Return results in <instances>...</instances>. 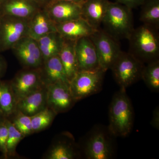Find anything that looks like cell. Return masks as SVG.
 <instances>
[{
  "instance_id": "cell-1",
  "label": "cell",
  "mask_w": 159,
  "mask_h": 159,
  "mask_svg": "<svg viewBox=\"0 0 159 159\" xmlns=\"http://www.w3.org/2000/svg\"><path fill=\"white\" fill-rule=\"evenodd\" d=\"M158 29L154 26L144 24L134 29L128 39L129 53L144 64L158 60Z\"/></svg>"
},
{
  "instance_id": "cell-2",
  "label": "cell",
  "mask_w": 159,
  "mask_h": 159,
  "mask_svg": "<svg viewBox=\"0 0 159 159\" xmlns=\"http://www.w3.org/2000/svg\"><path fill=\"white\" fill-rule=\"evenodd\" d=\"M109 130L115 137L125 138L133 127L134 111L130 99L125 89L115 94L109 110Z\"/></svg>"
},
{
  "instance_id": "cell-3",
  "label": "cell",
  "mask_w": 159,
  "mask_h": 159,
  "mask_svg": "<svg viewBox=\"0 0 159 159\" xmlns=\"http://www.w3.org/2000/svg\"><path fill=\"white\" fill-rule=\"evenodd\" d=\"M132 9L120 3L109 2L102 21L107 33L118 40L128 39L134 29Z\"/></svg>"
},
{
  "instance_id": "cell-4",
  "label": "cell",
  "mask_w": 159,
  "mask_h": 159,
  "mask_svg": "<svg viewBox=\"0 0 159 159\" xmlns=\"http://www.w3.org/2000/svg\"><path fill=\"white\" fill-rule=\"evenodd\" d=\"M145 64L130 53L122 51L110 70L120 89L126 88L142 79Z\"/></svg>"
},
{
  "instance_id": "cell-5",
  "label": "cell",
  "mask_w": 159,
  "mask_h": 159,
  "mask_svg": "<svg viewBox=\"0 0 159 159\" xmlns=\"http://www.w3.org/2000/svg\"><path fill=\"white\" fill-rule=\"evenodd\" d=\"M105 72L101 68L77 72L70 82L71 93L76 102L101 91Z\"/></svg>"
},
{
  "instance_id": "cell-6",
  "label": "cell",
  "mask_w": 159,
  "mask_h": 159,
  "mask_svg": "<svg viewBox=\"0 0 159 159\" xmlns=\"http://www.w3.org/2000/svg\"><path fill=\"white\" fill-rule=\"evenodd\" d=\"M113 137L115 136L108 128L105 129L97 127L92 131L84 145V152L87 158H112L115 154Z\"/></svg>"
},
{
  "instance_id": "cell-7",
  "label": "cell",
  "mask_w": 159,
  "mask_h": 159,
  "mask_svg": "<svg viewBox=\"0 0 159 159\" xmlns=\"http://www.w3.org/2000/svg\"><path fill=\"white\" fill-rule=\"evenodd\" d=\"M89 37L97 50L100 68L105 72L110 70L122 51L116 40L101 29Z\"/></svg>"
},
{
  "instance_id": "cell-8",
  "label": "cell",
  "mask_w": 159,
  "mask_h": 159,
  "mask_svg": "<svg viewBox=\"0 0 159 159\" xmlns=\"http://www.w3.org/2000/svg\"><path fill=\"white\" fill-rule=\"evenodd\" d=\"M28 19L2 16L0 26V50L12 48L21 39L27 35Z\"/></svg>"
},
{
  "instance_id": "cell-9",
  "label": "cell",
  "mask_w": 159,
  "mask_h": 159,
  "mask_svg": "<svg viewBox=\"0 0 159 159\" xmlns=\"http://www.w3.org/2000/svg\"><path fill=\"white\" fill-rule=\"evenodd\" d=\"M46 87L48 107L57 114L67 111L76 102L71 93L69 83L57 82L46 86Z\"/></svg>"
},
{
  "instance_id": "cell-10",
  "label": "cell",
  "mask_w": 159,
  "mask_h": 159,
  "mask_svg": "<svg viewBox=\"0 0 159 159\" xmlns=\"http://www.w3.org/2000/svg\"><path fill=\"white\" fill-rule=\"evenodd\" d=\"M40 69L21 71L10 82L17 102L44 86Z\"/></svg>"
},
{
  "instance_id": "cell-11",
  "label": "cell",
  "mask_w": 159,
  "mask_h": 159,
  "mask_svg": "<svg viewBox=\"0 0 159 159\" xmlns=\"http://www.w3.org/2000/svg\"><path fill=\"white\" fill-rule=\"evenodd\" d=\"M75 50L79 70H94L101 68L95 46L89 37L75 41Z\"/></svg>"
},
{
  "instance_id": "cell-12",
  "label": "cell",
  "mask_w": 159,
  "mask_h": 159,
  "mask_svg": "<svg viewBox=\"0 0 159 159\" xmlns=\"http://www.w3.org/2000/svg\"><path fill=\"white\" fill-rule=\"evenodd\" d=\"M39 6L35 0H2L0 15L28 19L39 10Z\"/></svg>"
},
{
  "instance_id": "cell-13",
  "label": "cell",
  "mask_w": 159,
  "mask_h": 159,
  "mask_svg": "<svg viewBox=\"0 0 159 159\" xmlns=\"http://www.w3.org/2000/svg\"><path fill=\"white\" fill-rule=\"evenodd\" d=\"M49 17L55 24L77 19L81 17V6L75 3L54 0L47 6Z\"/></svg>"
},
{
  "instance_id": "cell-14",
  "label": "cell",
  "mask_w": 159,
  "mask_h": 159,
  "mask_svg": "<svg viewBox=\"0 0 159 159\" xmlns=\"http://www.w3.org/2000/svg\"><path fill=\"white\" fill-rule=\"evenodd\" d=\"M57 32L64 40L76 41L84 37H90L96 30L82 18L56 24Z\"/></svg>"
},
{
  "instance_id": "cell-15",
  "label": "cell",
  "mask_w": 159,
  "mask_h": 159,
  "mask_svg": "<svg viewBox=\"0 0 159 159\" xmlns=\"http://www.w3.org/2000/svg\"><path fill=\"white\" fill-rule=\"evenodd\" d=\"M48 107L46 86L19 99L16 111L32 116Z\"/></svg>"
},
{
  "instance_id": "cell-16",
  "label": "cell",
  "mask_w": 159,
  "mask_h": 159,
  "mask_svg": "<svg viewBox=\"0 0 159 159\" xmlns=\"http://www.w3.org/2000/svg\"><path fill=\"white\" fill-rule=\"evenodd\" d=\"M108 0H87L81 5V18L95 30L100 29L105 17Z\"/></svg>"
},
{
  "instance_id": "cell-17",
  "label": "cell",
  "mask_w": 159,
  "mask_h": 159,
  "mask_svg": "<svg viewBox=\"0 0 159 159\" xmlns=\"http://www.w3.org/2000/svg\"><path fill=\"white\" fill-rule=\"evenodd\" d=\"M30 19L26 36L38 40L46 34L57 31L56 24L46 11L38 10Z\"/></svg>"
},
{
  "instance_id": "cell-18",
  "label": "cell",
  "mask_w": 159,
  "mask_h": 159,
  "mask_svg": "<svg viewBox=\"0 0 159 159\" xmlns=\"http://www.w3.org/2000/svg\"><path fill=\"white\" fill-rule=\"evenodd\" d=\"M40 71L43 83L45 86L57 82L70 84L65 71L58 55L53 56L44 61Z\"/></svg>"
},
{
  "instance_id": "cell-19",
  "label": "cell",
  "mask_w": 159,
  "mask_h": 159,
  "mask_svg": "<svg viewBox=\"0 0 159 159\" xmlns=\"http://www.w3.org/2000/svg\"><path fill=\"white\" fill-rule=\"evenodd\" d=\"M75 43L74 41L64 40L58 55L70 82L79 71Z\"/></svg>"
},
{
  "instance_id": "cell-20",
  "label": "cell",
  "mask_w": 159,
  "mask_h": 159,
  "mask_svg": "<svg viewBox=\"0 0 159 159\" xmlns=\"http://www.w3.org/2000/svg\"><path fill=\"white\" fill-rule=\"evenodd\" d=\"M64 41L57 31L46 34L37 40L43 62L50 57L58 55Z\"/></svg>"
},
{
  "instance_id": "cell-21",
  "label": "cell",
  "mask_w": 159,
  "mask_h": 159,
  "mask_svg": "<svg viewBox=\"0 0 159 159\" xmlns=\"http://www.w3.org/2000/svg\"><path fill=\"white\" fill-rule=\"evenodd\" d=\"M17 100L10 82L0 80V113L9 118L16 111Z\"/></svg>"
},
{
  "instance_id": "cell-22",
  "label": "cell",
  "mask_w": 159,
  "mask_h": 159,
  "mask_svg": "<svg viewBox=\"0 0 159 159\" xmlns=\"http://www.w3.org/2000/svg\"><path fill=\"white\" fill-rule=\"evenodd\" d=\"M142 6L140 20L159 29V0H145Z\"/></svg>"
},
{
  "instance_id": "cell-23",
  "label": "cell",
  "mask_w": 159,
  "mask_h": 159,
  "mask_svg": "<svg viewBox=\"0 0 159 159\" xmlns=\"http://www.w3.org/2000/svg\"><path fill=\"white\" fill-rule=\"evenodd\" d=\"M142 79L146 85L153 92L159 91V60L155 61L145 66L142 75Z\"/></svg>"
},
{
  "instance_id": "cell-24",
  "label": "cell",
  "mask_w": 159,
  "mask_h": 159,
  "mask_svg": "<svg viewBox=\"0 0 159 159\" xmlns=\"http://www.w3.org/2000/svg\"><path fill=\"white\" fill-rule=\"evenodd\" d=\"M77 153L74 146L70 143L59 142L52 146L46 155L48 159H74Z\"/></svg>"
},
{
  "instance_id": "cell-25",
  "label": "cell",
  "mask_w": 159,
  "mask_h": 159,
  "mask_svg": "<svg viewBox=\"0 0 159 159\" xmlns=\"http://www.w3.org/2000/svg\"><path fill=\"white\" fill-rule=\"evenodd\" d=\"M57 114L47 107L31 116V125L33 133L41 131L51 125Z\"/></svg>"
},
{
  "instance_id": "cell-26",
  "label": "cell",
  "mask_w": 159,
  "mask_h": 159,
  "mask_svg": "<svg viewBox=\"0 0 159 159\" xmlns=\"http://www.w3.org/2000/svg\"><path fill=\"white\" fill-rule=\"evenodd\" d=\"M6 123L8 128L6 150L7 157L14 156L17 145L25 138V136L15 127L10 120L6 118Z\"/></svg>"
},
{
  "instance_id": "cell-27",
  "label": "cell",
  "mask_w": 159,
  "mask_h": 159,
  "mask_svg": "<svg viewBox=\"0 0 159 159\" xmlns=\"http://www.w3.org/2000/svg\"><path fill=\"white\" fill-rule=\"evenodd\" d=\"M10 117H12V119H8L25 137L33 133L31 125V116L16 111Z\"/></svg>"
},
{
  "instance_id": "cell-28",
  "label": "cell",
  "mask_w": 159,
  "mask_h": 159,
  "mask_svg": "<svg viewBox=\"0 0 159 159\" xmlns=\"http://www.w3.org/2000/svg\"><path fill=\"white\" fill-rule=\"evenodd\" d=\"M15 54L23 65L31 69L40 68L43 65L39 63L30 53L19 43H16L12 48Z\"/></svg>"
},
{
  "instance_id": "cell-29",
  "label": "cell",
  "mask_w": 159,
  "mask_h": 159,
  "mask_svg": "<svg viewBox=\"0 0 159 159\" xmlns=\"http://www.w3.org/2000/svg\"><path fill=\"white\" fill-rule=\"evenodd\" d=\"M8 136V128L6 123V118L3 122L0 123V152L5 158L7 157V145Z\"/></svg>"
},
{
  "instance_id": "cell-30",
  "label": "cell",
  "mask_w": 159,
  "mask_h": 159,
  "mask_svg": "<svg viewBox=\"0 0 159 159\" xmlns=\"http://www.w3.org/2000/svg\"><path fill=\"white\" fill-rule=\"evenodd\" d=\"M145 0H116V2L132 9L142 6Z\"/></svg>"
},
{
  "instance_id": "cell-31",
  "label": "cell",
  "mask_w": 159,
  "mask_h": 159,
  "mask_svg": "<svg viewBox=\"0 0 159 159\" xmlns=\"http://www.w3.org/2000/svg\"><path fill=\"white\" fill-rule=\"evenodd\" d=\"M150 124L156 129H159V107H156L154 110L152 117L151 120Z\"/></svg>"
},
{
  "instance_id": "cell-32",
  "label": "cell",
  "mask_w": 159,
  "mask_h": 159,
  "mask_svg": "<svg viewBox=\"0 0 159 159\" xmlns=\"http://www.w3.org/2000/svg\"><path fill=\"white\" fill-rule=\"evenodd\" d=\"M6 69L5 61L0 57V78L3 76Z\"/></svg>"
},
{
  "instance_id": "cell-33",
  "label": "cell",
  "mask_w": 159,
  "mask_h": 159,
  "mask_svg": "<svg viewBox=\"0 0 159 159\" xmlns=\"http://www.w3.org/2000/svg\"><path fill=\"white\" fill-rule=\"evenodd\" d=\"M39 5H45L47 6L54 0H35Z\"/></svg>"
},
{
  "instance_id": "cell-34",
  "label": "cell",
  "mask_w": 159,
  "mask_h": 159,
  "mask_svg": "<svg viewBox=\"0 0 159 159\" xmlns=\"http://www.w3.org/2000/svg\"><path fill=\"white\" fill-rule=\"evenodd\" d=\"M62 1H66V2L75 3V4H78V5L81 6V5L84 3L87 0H62Z\"/></svg>"
},
{
  "instance_id": "cell-35",
  "label": "cell",
  "mask_w": 159,
  "mask_h": 159,
  "mask_svg": "<svg viewBox=\"0 0 159 159\" xmlns=\"http://www.w3.org/2000/svg\"><path fill=\"white\" fill-rule=\"evenodd\" d=\"M6 119V118H5L4 116H3L2 114L0 113V123H1L2 122H3Z\"/></svg>"
},
{
  "instance_id": "cell-36",
  "label": "cell",
  "mask_w": 159,
  "mask_h": 159,
  "mask_svg": "<svg viewBox=\"0 0 159 159\" xmlns=\"http://www.w3.org/2000/svg\"><path fill=\"white\" fill-rule=\"evenodd\" d=\"M1 18H2V16L0 15V26H1Z\"/></svg>"
},
{
  "instance_id": "cell-37",
  "label": "cell",
  "mask_w": 159,
  "mask_h": 159,
  "mask_svg": "<svg viewBox=\"0 0 159 159\" xmlns=\"http://www.w3.org/2000/svg\"><path fill=\"white\" fill-rule=\"evenodd\" d=\"M2 0H0V3L1 2H2Z\"/></svg>"
}]
</instances>
